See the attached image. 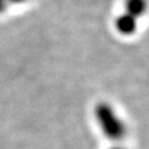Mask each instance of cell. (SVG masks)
I'll return each mask as SVG.
<instances>
[{
  "instance_id": "cell-5",
  "label": "cell",
  "mask_w": 149,
  "mask_h": 149,
  "mask_svg": "<svg viewBox=\"0 0 149 149\" xmlns=\"http://www.w3.org/2000/svg\"><path fill=\"white\" fill-rule=\"evenodd\" d=\"M8 1V5H21V4H25L27 0H7Z\"/></svg>"
},
{
  "instance_id": "cell-1",
  "label": "cell",
  "mask_w": 149,
  "mask_h": 149,
  "mask_svg": "<svg viewBox=\"0 0 149 149\" xmlns=\"http://www.w3.org/2000/svg\"><path fill=\"white\" fill-rule=\"evenodd\" d=\"M94 115L103 135L110 141H121L126 136L127 128L125 122L108 102L101 101L96 103Z\"/></svg>"
},
{
  "instance_id": "cell-4",
  "label": "cell",
  "mask_w": 149,
  "mask_h": 149,
  "mask_svg": "<svg viewBox=\"0 0 149 149\" xmlns=\"http://www.w3.org/2000/svg\"><path fill=\"white\" fill-rule=\"evenodd\" d=\"M8 1L7 0H0V14H3L8 8Z\"/></svg>"
},
{
  "instance_id": "cell-2",
  "label": "cell",
  "mask_w": 149,
  "mask_h": 149,
  "mask_svg": "<svg viewBox=\"0 0 149 149\" xmlns=\"http://www.w3.org/2000/svg\"><path fill=\"white\" fill-rule=\"evenodd\" d=\"M114 26H115V29L118 31V33H120L121 35H125V36H129L136 32L139 25H137L136 18L123 12L116 17V19L114 21Z\"/></svg>"
},
{
  "instance_id": "cell-6",
  "label": "cell",
  "mask_w": 149,
  "mask_h": 149,
  "mask_svg": "<svg viewBox=\"0 0 149 149\" xmlns=\"http://www.w3.org/2000/svg\"><path fill=\"white\" fill-rule=\"evenodd\" d=\"M110 149H125L122 147H113V148H110Z\"/></svg>"
},
{
  "instance_id": "cell-3",
  "label": "cell",
  "mask_w": 149,
  "mask_h": 149,
  "mask_svg": "<svg viewBox=\"0 0 149 149\" xmlns=\"http://www.w3.org/2000/svg\"><path fill=\"white\" fill-rule=\"evenodd\" d=\"M147 11V0H125V12L134 18H141Z\"/></svg>"
}]
</instances>
